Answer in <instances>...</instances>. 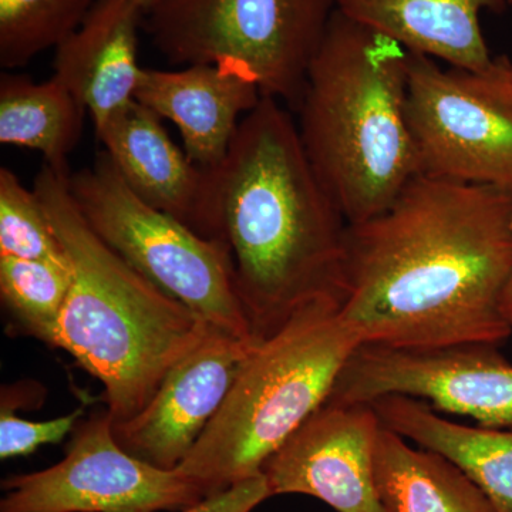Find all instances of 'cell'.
<instances>
[{
  "instance_id": "4fadbf2b",
  "label": "cell",
  "mask_w": 512,
  "mask_h": 512,
  "mask_svg": "<svg viewBox=\"0 0 512 512\" xmlns=\"http://www.w3.org/2000/svg\"><path fill=\"white\" fill-rule=\"evenodd\" d=\"M161 120L134 100L97 127L96 136L137 197L173 215L201 237L220 239L210 174L175 146Z\"/></svg>"
},
{
  "instance_id": "9c48e42d",
  "label": "cell",
  "mask_w": 512,
  "mask_h": 512,
  "mask_svg": "<svg viewBox=\"0 0 512 512\" xmlns=\"http://www.w3.org/2000/svg\"><path fill=\"white\" fill-rule=\"evenodd\" d=\"M386 396L426 400L436 412L470 417L488 429L512 430V363L493 343L357 346L326 404H370Z\"/></svg>"
},
{
  "instance_id": "ffe728a7",
  "label": "cell",
  "mask_w": 512,
  "mask_h": 512,
  "mask_svg": "<svg viewBox=\"0 0 512 512\" xmlns=\"http://www.w3.org/2000/svg\"><path fill=\"white\" fill-rule=\"evenodd\" d=\"M72 282V266L0 256L3 306L16 329L52 348Z\"/></svg>"
},
{
  "instance_id": "e0dca14e",
  "label": "cell",
  "mask_w": 512,
  "mask_h": 512,
  "mask_svg": "<svg viewBox=\"0 0 512 512\" xmlns=\"http://www.w3.org/2000/svg\"><path fill=\"white\" fill-rule=\"evenodd\" d=\"M370 404L382 426L456 464L494 512H512V430L454 423L412 397L386 396Z\"/></svg>"
},
{
  "instance_id": "d4e9b609",
  "label": "cell",
  "mask_w": 512,
  "mask_h": 512,
  "mask_svg": "<svg viewBox=\"0 0 512 512\" xmlns=\"http://www.w3.org/2000/svg\"><path fill=\"white\" fill-rule=\"evenodd\" d=\"M467 73V72H466ZM478 89L483 90L488 96L505 104L512 109V60L508 57H497L490 69L483 73H467ZM504 313L512 325V278L504 296Z\"/></svg>"
},
{
  "instance_id": "ac0fdd59",
  "label": "cell",
  "mask_w": 512,
  "mask_h": 512,
  "mask_svg": "<svg viewBox=\"0 0 512 512\" xmlns=\"http://www.w3.org/2000/svg\"><path fill=\"white\" fill-rule=\"evenodd\" d=\"M375 476L384 512H494L456 464L436 451L413 447L384 426L376 437Z\"/></svg>"
},
{
  "instance_id": "ba28073f",
  "label": "cell",
  "mask_w": 512,
  "mask_h": 512,
  "mask_svg": "<svg viewBox=\"0 0 512 512\" xmlns=\"http://www.w3.org/2000/svg\"><path fill=\"white\" fill-rule=\"evenodd\" d=\"M0 512L184 511L204 500L184 474L131 456L109 413L79 421L66 457L36 473L3 480Z\"/></svg>"
},
{
  "instance_id": "cb8c5ba5",
  "label": "cell",
  "mask_w": 512,
  "mask_h": 512,
  "mask_svg": "<svg viewBox=\"0 0 512 512\" xmlns=\"http://www.w3.org/2000/svg\"><path fill=\"white\" fill-rule=\"evenodd\" d=\"M271 497L262 474L232 485L220 493L208 495L200 503L180 512H252Z\"/></svg>"
},
{
  "instance_id": "7402d4cb",
  "label": "cell",
  "mask_w": 512,
  "mask_h": 512,
  "mask_svg": "<svg viewBox=\"0 0 512 512\" xmlns=\"http://www.w3.org/2000/svg\"><path fill=\"white\" fill-rule=\"evenodd\" d=\"M0 256L70 268L62 242L35 190H28L6 167L0 168Z\"/></svg>"
},
{
  "instance_id": "4316f807",
  "label": "cell",
  "mask_w": 512,
  "mask_h": 512,
  "mask_svg": "<svg viewBox=\"0 0 512 512\" xmlns=\"http://www.w3.org/2000/svg\"><path fill=\"white\" fill-rule=\"evenodd\" d=\"M508 5L512 6V0H508Z\"/></svg>"
},
{
  "instance_id": "8fae6325",
  "label": "cell",
  "mask_w": 512,
  "mask_h": 512,
  "mask_svg": "<svg viewBox=\"0 0 512 512\" xmlns=\"http://www.w3.org/2000/svg\"><path fill=\"white\" fill-rule=\"evenodd\" d=\"M382 423L372 404H325L266 461L272 497L301 494L338 512H384L375 444Z\"/></svg>"
},
{
  "instance_id": "d6986e66",
  "label": "cell",
  "mask_w": 512,
  "mask_h": 512,
  "mask_svg": "<svg viewBox=\"0 0 512 512\" xmlns=\"http://www.w3.org/2000/svg\"><path fill=\"white\" fill-rule=\"evenodd\" d=\"M87 111L55 76L42 83L0 76V143L39 151L45 164L70 171L67 158L82 137Z\"/></svg>"
},
{
  "instance_id": "44dd1931",
  "label": "cell",
  "mask_w": 512,
  "mask_h": 512,
  "mask_svg": "<svg viewBox=\"0 0 512 512\" xmlns=\"http://www.w3.org/2000/svg\"><path fill=\"white\" fill-rule=\"evenodd\" d=\"M97 0H0V66H26L76 32Z\"/></svg>"
},
{
  "instance_id": "52a82bcc",
  "label": "cell",
  "mask_w": 512,
  "mask_h": 512,
  "mask_svg": "<svg viewBox=\"0 0 512 512\" xmlns=\"http://www.w3.org/2000/svg\"><path fill=\"white\" fill-rule=\"evenodd\" d=\"M80 214L117 255L212 328L255 339L235 288L227 242L201 237L173 215L141 200L106 151L69 175Z\"/></svg>"
},
{
  "instance_id": "5bb4252c",
  "label": "cell",
  "mask_w": 512,
  "mask_h": 512,
  "mask_svg": "<svg viewBox=\"0 0 512 512\" xmlns=\"http://www.w3.org/2000/svg\"><path fill=\"white\" fill-rule=\"evenodd\" d=\"M261 99L254 82L214 64L143 69L136 92L137 101L173 121L188 158L204 170L227 157L242 114L247 116Z\"/></svg>"
},
{
  "instance_id": "7c38bea8",
  "label": "cell",
  "mask_w": 512,
  "mask_h": 512,
  "mask_svg": "<svg viewBox=\"0 0 512 512\" xmlns=\"http://www.w3.org/2000/svg\"><path fill=\"white\" fill-rule=\"evenodd\" d=\"M258 343L211 328L197 348L171 367L140 413L114 424L117 443L131 456L175 470L220 412Z\"/></svg>"
},
{
  "instance_id": "7a4b0ae2",
  "label": "cell",
  "mask_w": 512,
  "mask_h": 512,
  "mask_svg": "<svg viewBox=\"0 0 512 512\" xmlns=\"http://www.w3.org/2000/svg\"><path fill=\"white\" fill-rule=\"evenodd\" d=\"M208 174L218 234L231 249L256 340L313 302L342 301L349 224L278 100L262 96Z\"/></svg>"
},
{
  "instance_id": "30bf717a",
  "label": "cell",
  "mask_w": 512,
  "mask_h": 512,
  "mask_svg": "<svg viewBox=\"0 0 512 512\" xmlns=\"http://www.w3.org/2000/svg\"><path fill=\"white\" fill-rule=\"evenodd\" d=\"M406 117L420 175L512 194V109L466 72L410 52Z\"/></svg>"
},
{
  "instance_id": "5b68a950",
  "label": "cell",
  "mask_w": 512,
  "mask_h": 512,
  "mask_svg": "<svg viewBox=\"0 0 512 512\" xmlns=\"http://www.w3.org/2000/svg\"><path fill=\"white\" fill-rule=\"evenodd\" d=\"M362 345L338 301L313 302L258 343L181 474L205 497L262 476L266 461L328 402Z\"/></svg>"
},
{
  "instance_id": "9a60e30c",
  "label": "cell",
  "mask_w": 512,
  "mask_h": 512,
  "mask_svg": "<svg viewBox=\"0 0 512 512\" xmlns=\"http://www.w3.org/2000/svg\"><path fill=\"white\" fill-rule=\"evenodd\" d=\"M131 0H97L76 32L56 47L55 74L92 117L94 130L136 100L138 29Z\"/></svg>"
},
{
  "instance_id": "603a6c76",
  "label": "cell",
  "mask_w": 512,
  "mask_h": 512,
  "mask_svg": "<svg viewBox=\"0 0 512 512\" xmlns=\"http://www.w3.org/2000/svg\"><path fill=\"white\" fill-rule=\"evenodd\" d=\"M0 406V458L25 457L35 453L37 448L49 444L62 443L72 433L83 416V409H76L66 416L46 421L22 419L15 413L19 406L18 394H13L12 387H3Z\"/></svg>"
},
{
  "instance_id": "277c9868",
  "label": "cell",
  "mask_w": 512,
  "mask_h": 512,
  "mask_svg": "<svg viewBox=\"0 0 512 512\" xmlns=\"http://www.w3.org/2000/svg\"><path fill=\"white\" fill-rule=\"evenodd\" d=\"M410 52L336 9L296 111L299 137L348 224L392 205L420 167L406 117Z\"/></svg>"
},
{
  "instance_id": "2e32d148",
  "label": "cell",
  "mask_w": 512,
  "mask_h": 512,
  "mask_svg": "<svg viewBox=\"0 0 512 512\" xmlns=\"http://www.w3.org/2000/svg\"><path fill=\"white\" fill-rule=\"evenodd\" d=\"M508 6V0H336L340 13L409 52L473 74L485 72L494 62L481 13H500Z\"/></svg>"
},
{
  "instance_id": "484cf974",
  "label": "cell",
  "mask_w": 512,
  "mask_h": 512,
  "mask_svg": "<svg viewBox=\"0 0 512 512\" xmlns=\"http://www.w3.org/2000/svg\"><path fill=\"white\" fill-rule=\"evenodd\" d=\"M131 2L134 3V5H137L138 8L141 9V12L144 13V16L147 15L150 10H153L156 8L158 3L161 2V0H131Z\"/></svg>"
},
{
  "instance_id": "3957f363",
  "label": "cell",
  "mask_w": 512,
  "mask_h": 512,
  "mask_svg": "<svg viewBox=\"0 0 512 512\" xmlns=\"http://www.w3.org/2000/svg\"><path fill=\"white\" fill-rule=\"evenodd\" d=\"M69 175L45 164L33 188L73 272L53 348L100 380L114 426L147 406L212 326L94 234L70 195Z\"/></svg>"
},
{
  "instance_id": "8992f818",
  "label": "cell",
  "mask_w": 512,
  "mask_h": 512,
  "mask_svg": "<svg viewBox=\"0 0 512 512\" xmlns=\"http://www.w3.org/2000/svg\"><path fill=\"white\" fill-rule=\"evenodd\" d=\"M336 9V0H161L144 18L171 64H214L296 110Z\"/></svg>"
},
{
  "instance_id": "6da1fadb",
  "label": "cell",
  "mask_w": 512,
  "mask_h": 512,
  "mask_svg": "<svg viewBox=\"0 0 512 512\" xmlns=\"http://www.w3.org/2000/svg\"><path fill=\"white\" fill-rule=\"evenodd\" d=\"M511 278L512 194L419 175L349 224L340 313L362 345L500 346Z\"/></svg>"
}]
</instances>
